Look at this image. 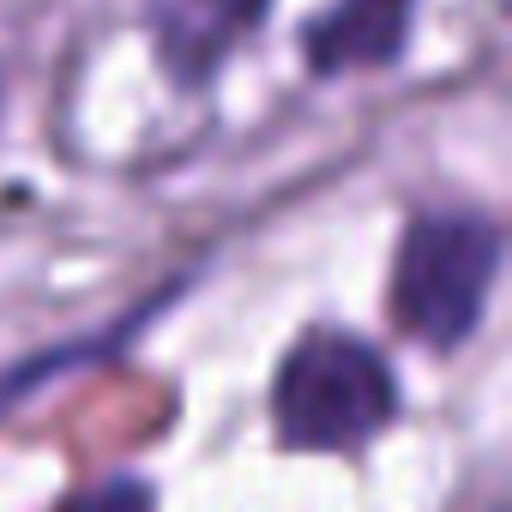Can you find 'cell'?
<instances>
[{"label": "cell", "mask_w": 512, "mask_h": 512, "mask_svg": "<svg viewBox=\"0 0 512 512\" xmlns=\"http://www.w3.org/2000/svg\"><path fill=\"white\" fill-rule=\"evenodd\" d=\"M398 410V380L380 350L344 332L302 338L278 374V434L302 452H350Z\"/></svg>", "instance_id": "obj_1"}, {"label": "cell", "mask_w": 512, "mask_h": 512, "mask_svg": "<svg viewBox=\"0 0 512 512\" xmlns=\"http://www.w3.org/2000/svg\"><path fill=\"white\" fill-rule=\"evenodd\" d=\"M500 272V229L476 211H440L410 223L404 247H398V272H392V302L398 320L452 350L476 332L488 290Z\"/></svg>", "instance_id": "obj_2"}, {"label": "cell", "mask_w": 512, "mask_h": 512, "mask_svg": "<svg viewBox=\"0 0 512 512\" xmlns=\"http://www.w3.org/2000/svg\"><path fill=\"white\" fill-rule=\"evenodd\" d=\"M266 0H151V31L163 49V67L187 85L211 79L229 49L260 25Z\"/></svg>", "instance_id": "obj_3"}, {"label": "cell", "mask_w": 512, "mask_h": 512, "mask_svg": "<svg viewBox=\"0 0 512 512\" xmlns=\"http://www.w3.org/2000/svg\"><path fill=\"white\" fill-rule=\"evenodd\" d=\"M410 0H338L326 19L308 25V67L314 73H356L386 67L404 49Z\"/></svg>", "instance_id": "obj_4"}, {"label": "cell", "mask_w": 512, "mask_h": 512, "mask_svg": "<svg viewBox=\"0 0 512 512\" xmlns=\"http://www.w3.org/2000/svg\"><path fill=\"white\" fill-rule=\"evenodd\" d=\"M73 512H151V488H145V482H103V488L85 494Z\"/></svg>", "instance_id": "obj_5"}]
</instances>
